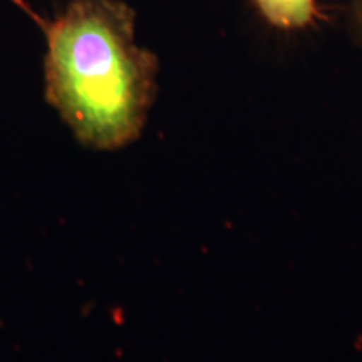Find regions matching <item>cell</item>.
I'll return each instance as SVG.
<instances>
[{
  "instance_id": "6da1fadb",
  "label": "cell",
  "mask_w": 362,
  "mask_h": 362,
  "mask_svg": "<svg viewBox=\"0 0 362 362\" xmlns=\"http://www.w3.org/2000/svg\"><path fill=\"white\" fill-rule=\"evenodd\" d=\"M47 35L45 98L76 138L116 151L139 138L158 90V59L134 40L121 0H71Z\"/></svg>"
},
{
  "instance_id": "7a4b0ae2",
  "label": "cell",
  "mask_w": 362,
  "mask_h": 362,
  "mask_svg": "<svg viewBox=\"0 0 362 362\" xmlns=\"http://www.w3.org/2000/svg\"><path fill=\"white\" fill-rule=\"evenodd\" d=\"M253 4L275 29L300 30L320 17L317 0H253Z\"/></svg>"
},
{
  "instance_id": "3957f363",
  "label": "cell",
  "mask_w": 362,
  "mask_h": 362,
  "mask_svg": "<svg viewBox=\"0 0 362 362\" xmlns=\"http://www.w3.org/2000/svg\"><path fill=\"white\" fill-rule=\"evenodd\" d=\"M347 19L352 37L362 45V0H347Z\"/></svg>"
},
{
  "instance_id": "277c9868",
  "label": "cell",
  "mask_w": 362,
  "mask_h": 362,
  "mask_svg": "<svg viewBox=\"0 0 362 362\" xmlns=\"http://www.w3.org/2000/svg\"><path fill=\"white\" fill-rule=\"evenodd\" d=\"M12 2H13V4H17V6H19V7H22V8H24V11H25L27 13H29V16H30V17H33V19H35V22H37V24H39L40 27H44V25H45V21H44V19H40V17H39V16H35V13H34L33 11H30V8H29V7H27V4L24 2V0H12Z\"/></svg>"
}]
</instances>
